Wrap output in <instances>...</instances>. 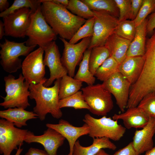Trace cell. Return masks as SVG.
Instances as JSON below:
<instances>
[{"instance_id": "19", "label": "cell", "mask_w": 155, "mask_h": 155, "mask_svg": "<svg viewBox=\"0 0 155 155\" xmlns=\"http://www.w3.org/2000/svg\"><path fill=\"white\" fill-rule=\"evenodd\" d=\"M122 113L115 114L114 120H121L126 129L143 128L148 123L150 117L141 108L137 106L127 108Z\"/></svg>"}, {"instance_id": "13", "label": "cell", "mask_w": 155, "mask_h": 155, "mask_svg": "<svg viewBox=\"0 0 155 155\" xmlns=\"http://www.w3.org/2000/svg\"><path fill=\"white\" fill-rule=\"evenodd\" d=\"M59 38L64 46L61 58V63L67 70L68 75L74 77L76 67L82 60L84 52L88 48L91 37L84 38L79 42L73 44H70L64 38Z\"/></svg>"}, {"instance_id": "37", "label": "cell", "mask_w": 155, "mask_h": 155, "mask_svg": "<svg viewBox=\"0 0 155 155\" xmlns=\"http://www.w3.org/2000/svg\"><path fill=\"white\" fill-rule=\"evenodd\" d=\"M118 9L119 21L130 19L131 15V0H114Z\"/></svg>"}, {"instance_id": "15", "label": "cell", "mask_w": 155, "mask_h": 155, "mask_svg": "<svg viewBox=\"0 0 155 155\" xmlns=\"http://www.w3.org/2000/svg\"><path fill=\"white\" fill-rule=\"evenodd\" d=\"M105 88L115 97L116 104L120 111H125L129 100V82L118 71L102 83Z\"/></svg>"}, {"instance_id": "43", "label": "cell", "mask_w": 155, "mask_h": 155, "mask_svg": "<svg viewBox=\"0 0 155 155\" xmlns=\"http://www.w3.org/2000/svg\"><path fill=\"white\" fill-rule=\"evenodd\" d=\"M52 1L53 3L61 5L64 7H65L66 8L69 2V0H51Z\"/></svg>"}, {"instance_id": "1", "label": "cell", "mask_w": 155, "mask_h": 155, "mask_svg": "<svg viewBox=\"0 0 155 155\" xmlns=\"http://www.w3.org/2000/svg\"><path fill=\"white\" fill-rule=\"evenodd\" d=\"M40 1L42 13L45 20L60 38L69 40L86 21L51 0Z\"/></svg>"}, {"instance_id": "28", "label": "cell", "mask_w": 155, "mask_h": 155, "mask_svg": "<svg viewBox=\"0 0 155 155\" xmlns=\"http://www.w3.org/2000/svg\"><path fill=\"white\" fill-rule=\"evenodd\" d=\"M92 10L106 11L118 18V9L114 0H81Z\"/></svg>"}, {"instance_id": "21", "label": "cell", "mask_w": 155, "mask_h": 155, "mask_svg": "<svg viewBox=\"0 0 155 155\" xmlns=\"http://www.w3.org/2000/svg\"><path fill=\"white\" fill-rule=\"evenodd\" d=\"M0 117L12 123L18 128L27 125V121L38 118L33 111H29L21 108H9L0 111Z\"/></svg>"}, {"instance_id": "20", "label": "cell", "mask_w": 155, "mask_h": 155, "mask_svg": "<svg viewBox=\"0 0 155 155\" xmlns=\"http://www.w3.org/2000/svg\"><path fill=\"white\" fill-rule=\"evenodd\" d=\"M144 64L143 56L126 57L120 64L118 71L131 86L138 79L142 71Z\"/></svg>"}, {"instance_id": "3", "label": "cell", "mask_w": 155, "mask_h": 155, "mask_svg": "<svg viewBox=\"0 0 155 155\" xmlns=\"http://www.w3.org/2000/svg\"><path fill=\"white\" fill-rule=\"evenodd\" d=\"M143 57L142 71L138 79L131 88L132 92L140 98L155 91V29L146 42Z\"/></svg>"}, {"instance_id": "41", "label": "cell", "mask_w": 155, "mask_h": 155, "mask_svg": "<svg viewBox=\"0 0 155 155\" xmlns=\"http://www.w3.org/2000/svg\"><path fill=\"white\" fill-rule=\"evenodd\" d=\"M24 155H49L45 150L31 147Z\"/></svg>"}, {"instance_id": "27", "label": "cell", "mask_w": 155, "mask_h": 155, "mask_svg": "<svg viewBox=\"0 0 155 155\" xmlns=\"http://www.w3.org/2000/svg\"><path fill=\"white\" fill-rule=\"evenodd\" d=\"M110 56L109 50L104 45L95 47L92 49L89 66V70L93 75L97 69Z\"/></svg>"}, {"instance_id": "40", "label": "cell", "mask_w": 155, "mask_h": 155, "mask_svg": "<svg viewBox=\"0 0 155 155\" xmlns=\"http://www.w3.org/2000/svg\"><path fill=\"white\" fill-rule=\"evenodd\" d=\"M155 29V11L152 13L148 19L146 26V33L152 34Z\"/></svg>"}, {"instance_id": "2", "label": "cell", "mask_w": 155, "mask_h": 155, "mask_svg": "<svg viewBox=\"0 0 155 155\" xmlns=\"http://www.w3.org/2000/svg\"><path fill=\"white\" fill-rule=\"evenodd\" d=\"M61 79L56 80L54 85L46 87L44 84L46 81L37 84H30L29 97L34 99L36 105L33 108V112L37 114L41 121L45 119L46 115L50 113L54 118H61L62 113L59 106V92Z\"/></svg>"}, {"instance_id": "47", "label": "cell", "mask_w": 155, "mask_h": 155, "mask_svg": "<svg viewBox=\"0 0 155 155\" xmlns=\"http://www.w3.org/2000/svg\"><path fill=\"white\" fill-rule=\"evenodd\" d=\"M23 149L21 148V146L19 147L17 150L16 152L15 155H20L22 152Z\"/></svg>"}, {"instance_id": "8", "label": "cell", "mask_w": 155, "mask_h": 155, "mask_svg": "<svg viewBox=\"0 0 155 155\" xmlns=\"http://www.w3.org/2000/svg\"><path fill=\"white\" fill-rule=\"evenodd\" d=\"M0 64L5 72L12 73L16 72L21 68L22 60L20 56H27L36 46H28L26 41L18 42L5 39V41L0 44Z\"/></svg>"}, {"instance_id": "9", "label": "cell", "mask_w": 155, "mask_h": 155, "mask_svg": "<svg viewBox=\"0 0 155 155\" xmlns=\"http://www.w3.org/2000/svg\"><path fill=\"white\" fill-rule=\"evenodd\" d=\"M93 11L95 20L93 34L88 48L90 49L104 46L108 38L115 33L119 23L118 18L106 11Z\"/></svg>"}, {"instance_id": "48", "label": "cell", "mask_w": 155, "mask_h": 155, "mask_svg": "<svg viewBox=\"0 0 155 155\" xmlns=\"http://www.w3.org/2000/svg\"><path fill=\"white\" fill-rule=\"evenodd\" d=\"M66 155H69V154H68Z\"/></svg>"}, {"instance_id": "35", "label": "cell", "mask_w": 155, "mask_h": 155, "mask_svg": "<svg viewBox=\"0 0 155 155\" xmlns=\"http://www.w3.org/2000/svg\"><path fill=\"white\" fill-rule=\"evenodd\" d=\"M150 117L155 118V91L146 95L138 105Z\"/></svg>"}, {"instance_id": "7", "label": "cell", "mask_w": 155, "mask_h": 155, "mask_svg": "<svg viewBox=\"0 0 155 155\" xmlns=\"http://www.w3.org/2000/svg\"><path fill=\"white\" fill-rule=\"evenodd\" d=\"M89 111L94 115L106 116L113 107L111 93L103 85L98 84L88 85L81 89Z\"/></svg>"}, {"instance_id": "45", "label": "cell", "mask_w": 155, "mask_h": 155, "mask_svg": "<svg viewBox=\"0 0 155 155\" xmlns=\"http://www.w3.org/2000/svg\"><path fill=\"white\" fill-rule=\"evenodd\" d=\"M145 155H155V146L146 152Z\"/></svg>"}, {"instance_id": "39", "label": "cell", "mask_w": 155, "mask_h": 155, "mask_svg": "<svg viewBox=\"0 0 155 155\" xmlns=\"http://www.w3.org/2000/svg\"><path fill=\"white\" fill-rule=\"evenodd\" d=\"M131 9L130 20H133L136 17L142 5L144 0H131Z\"/></svg>"}, {"instance_id": "25", "label": "cell", "mask_w": 155, "mask_h": 155, "mask_svg": "<svg viewBox=\"0 0 155 155\" xmlns=\"http://www.w3.org/2000/svg\"><path fill=\"white\" fill-rule=\"evenodd\" d=\"M82 82L68 75L61 78L59 92V98L61 99L71 96L79 91L82 86Z\"/></svg>"}, {"instance_id": "23", "label": "cell", "mask_w": 155, "mask_h": 155, "mask_svg": "<svg viewBox=\"0 0 155 155\" xmlns=\"http://www.w3.org/2000/svg\"><path fill=\"white\" fill-rule=\"evenodd\" d=\"M109 138L103 137L93 138L92 144L85 147L77 140L74 146L73 155H95L101 149L108 148L115 150L117 146Z\"/></svg>"}, {"instance_id": "17", "label": "cell", "mask_w": 155, "mask_h": 155, "mask_svg": "<svg viewBox=\"0 0 155 155\" xmlns=\"http://www.w3.org/2000/svg\"><path fill=\"white\" fill-rule=\"evenodd\" d=\"M46 125L47 128L55 130L67 140L69 146V155H73L74 146L78 139L82 136L88 134L89 133V127L86 123L82 126L77 127L62 119L59 121L57 124L47 123Z\"/></svg>"}, {"instance_id": "32", "label": "cell", "mask_w": 155, "mask_h": 155, "mask_svg": "<svg viewBox=\"0 0 155 155\" xmlns=\"http://www.w3.org/2000/svg\"><path fill=\"white\" fill-rule=\"evenodd\" d=\"M41 3L40 0H15L7 9L0 13V17L3 18L16 10L25 7L30 8L35 12Z\"/></svg>"}, {"instance_id": "18", "label": "cell", "mask_w": 155, "mask_h": 155, "mask_svg": "<svg viewBox=\"0 0 155 155\" xmlns=\"http://www.w3.org/2000/svg\"><path fill=\"white\" fill-rule=\"evenodd\" d=\"M155 133V118L150 117L147 124L142 129L136 130L132 143L136 152L140 155L154 147L153 137Z\"/></svg>"}, {"instance_id": "46", "label": "cell", "mask_w": 155, "mask_h": 155, "mask_svg": "<svg viewBox=\"0 0 155 155\" xmlns=\"http://www.w3.org/2000/svg\"><path fill=\"white\" fill-rule=\"evenodd\" d=\"M95 155H110L106 152L103 150V149H101L100 150L98 153H97Z\"/></svg>"}, {"instance_id": "31", "label": "cell", "mask_w": 155, "mask_h": 155, "mask_svg": "<svg viewBox=\"0 0 155 155\" xmlns=\"http://www.w3.org/2000/svg\"><path fill=\"white\" fill-rule=\"evenodd\" d=\"M66 8L74 14L87 20L94 17L93 11L81 0H69Z\"/></svg>"}, {"instance_id": "10", "label": "cell", "mask_w": 155, "mask_h": 155, "mask_svg": "<svg viewBox=\"0 0 155 155\" xmlns=\"http://www.w3.org/2000/svg\"><path fill=\"white\" fill-rule=\"evenodd\" d=\"M44 51L39 47L26 57L22 62V74L29 84H37L48 79L44 77L45 65L43 63Z\"/></svg>"}, {"instance_id": "34", "label": "cell", "mask_w": 155, "mask_h": 155, "mask_svg": "<svg viewBox=\"0 0 155 155\" xmlns=\"http://www.w3.org/2000/svg\"><path fill=\"white\" fill-rule=\"evenodd\" d=\"M95 20L94 17L86 20L85 23L80 28L69 42L71 44H75L82 39L92 37L94 33Z\"/></svg>"}, {"instance_id": "12", "label": "cell", "mask_w": 155, "mask_h": 155, "mask_svg": "<svg viewBox=\"0 0 155 155\" xmlns=\"http://www.w3.org/2000/svg\"><path fill=\"white\" fill-rule=\"evenodd\" d=\"M34 12L30 8H23L3 17L5 36L16 38H25Z\"/></svg>"}, {"instance_id": "5", "label": "cell", "mask_w": 155, "mask_h": 155, "mask_svg": "<svg viewBox=\"0 0 155 155\" xmlns=\"http://www.w3.org/2000/svg\"><path fill=\"white\" fill-rule=\"evenodd\" d=\"M41 5L31 16V22L26 36L27 46L38 45L44 49L51 42L57 39V35L47 23L42 14Z\"/></svg>"}, {"instance_id": "14", "label": "cell", "mask_w": 155, "mask_h": 155, "mask_svg": "<svg viewBox=\"0 0 155 155\" xmlns=\"http://www.w3.org/2000/svg\"><path fill=\"white\" fill-rule=\"evenodd\" d=\"M44 50L45 52L44 64L48 67L50 73V77L44 85L49 87L55 80L67 75V71L61 63L59 48L55 41L51 42Z\"/></svg>"}, {"instance_id": "24", "label": "cell", "mask_w": 155, "mask_h": 155, "mask_svg": "<svg viewBox=\"0 0 155 155\" xmlns=\"http://www.w3.org/2000/svg\"><path fill=\"white\" fill-rule=\"evenodd\" d=\"M147 20L148 19H145L136 27L135 36L130 44L126 57L144 56L145 51Z\"/></svg>"}, {"instance_id": "33", "label": "cell", "mask_w": 155, "mask_h": 155, "mask_svg": "<svg viewBox=\"0 0 155 155\" xmlns=\"http://www.w3.org/2000/svg\"><path fill=\"white\" fill-rule=\"evenodd\" d=\"M136 29L133 21L126 20L119 21L115 33L122 38L132 41L135 36Z\"/></svg>"}, {"instance_id": "42", "label": "cell", "mask_w": 155, "mask_h": 155, "mask_svg": "<svg viewBox=\"0 0 155 155\" xmlns=\"http://www.w3.org/2000/svg\"><path fill=\"white\" fill-rule=\"evenodd\" d=\"M9 3L7 0H0V11L2 12L9 7Z\"/></svg>"}, {"instance_id": "30", "label": "cell", "mask_w": 155, "mask_h": 155, "mask_svg": "<svg viewBox=\"0 0 155 155\" xmlns=\"http://www.w3.org/2000/svg\"><path fill=\"white\" fill-rule=\"evenodd\" d=\"M59 106L61 109L71 107L75 109H90L88 105L85 100L82 91H80L71 96L59 100Z\"/></svg>"}, {"instance_id": "22", "label": "cell", "mask_w": 155, "mask_h": 155, "mask_svg": "<svg viewBox=\"0 0 155 155\" xmlns=\"http://www.w3.org/2000/svg\"><path fill=\"white\" fill-rule=\"evenodd\" d=\"M131 42L114 33L108 38L104 45L109 50L110 56L120 64L126 57Z\"/></svg>"}, {"instance_id": "38", "label": "cell", "mask_w": 155, "mask_h": 155, "mask_svg": "<svg viewBox=\"0 0 155 155\" xmlns=\"http://www.w3.org/2000/svg\"><path fill=\"white\" fill-rule=\"evenodd\" d=\"M112 155H140L135 149L131 142L124 147Z\"/></svg>"}, {"instance_id": "4", "label": "cell", "mask_w": 155, "mask_h": 155, "mask_svg": "<svg viewBox=\"0 0 155 155\" xmlns=\"http://www.w3.org/2000/svg\"><path fill=\"white\" fill-rule=\"evenodd\" d=\"M4 80L6 95L5 97L1 96L4 100L0 103L1 106L5 108L17 107L25 109L30 106L28 100L30 84L24 81L25 79L22 73L19 75L17 79L13 75L9 74L4 77Z\"/></svg>"}, {"instance_id": "29", "label": "cell", "mask_w": 155, "mask_h": 155, "mask_svg": "<svg viewBox=\"0 0 155 155\" xmlns=\"http://www.w3.org/2000/svg\"><path fill=\"white\" fill-rule=\"evenodd\" d=\"M119 64L115 59L110 56L97 69L94 76L97 79L105 81L118 71Z\"/></svg>"}, {"instance_id": "36", "label": "cell", "mask_w": 155, "mask_h": 155, "mask_svg": "<svg viewBox=\"0 0 155 155\" xmlns=\"http://www.w3.org/2000/svg\"><path fill=\"white\" fill-rule=\"evenodd\" d=\"M155 11V0H144L142 5L133 20L136 27L140 24L150 13Z\"/></svg>"}, {"instance_id": "11", "label": "cell", "mask_w": 155, "mask_h": 155, "mask_svg": "<svg viewBox=\"0 0 155 155\" xmlns=\"http://www.w3.org/2000/svg\"><path fill=\"white\" fill-rule=\"evenodd\" d=\"M28 130L20 129L6 120L0 119V153L3 155H11L18 147L24 144V139Z\"/></svg>"}, {"instance_id": "44", "label": "cell", "mask_w": 155, "mask_h": 155, "mask_svg": "<svg viewBox=\"0 0 155 155\" xmlns=\"http://www.w3.org/2000/svg\"><path fill=\"white\" fill-rule=\"evenodd\" d=\"M5 36V31L4 26L3 22L0 20V39L2 38L3 36Z\"/></svg>"}, {"instance_id": "16", "label": "cell", "mask_w": 155, "mask_h": 155, "mask_svg": "<svg viewBox=\"0 0 155 155\" xmlns=\"http://www.w3.org/2000/svg\"><path fill=\"white\" fill-rule=\"evenodd\" d=\"M65 138L60 133L53 129L48 128L43 134L37 135L28 131L24 141L28 144L37 143L42 145L49 155H57L58 149L64 143Z\"/></svg>"}, {"instance_id": "6", "label": "cell", "mask_w": 155, "mask_h": 155, "mask_svg": "<svg viewBox=\"0 0 155 155\" xmlns=\"http://www.w3.org/2000/svg\"><path fill=\"white\" fill-rule=\"evenodd\" d=\"M83 121L89 126L88 135L93 139L105 137L118 141L123 136L126 131V128L119 124L117 120L106 116L97 119L86 114Z\"/></svg>"}, {"instance_id": "26", "label": "cell", "mask_w": 155, "mask_h": 155, "mask_svg": "<svg viewBox=\"0 0 155 155\" xmlns=\"http://www.w3.org/2000/svg\"><path fill=\"white\" fill-rule=\"evenodd\" d=\"M91 50L88 48L84 52L78 71L74 78L75 80L86 83L88 85H94L96 80L89 68V59Z\"/></svg>"}]
</instances>
